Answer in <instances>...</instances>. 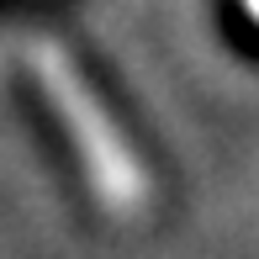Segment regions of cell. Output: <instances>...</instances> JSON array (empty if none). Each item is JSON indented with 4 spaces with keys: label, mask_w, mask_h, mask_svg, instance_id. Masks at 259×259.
Returning a JSON list of instances; mask_svg holds the SVG:
<instances>
[{
    "label": "cell",
    "mask_w": 259,
    "mask_h": 259,
    "mask_svg": "<svg viewBox=\"0 0 259 259\" xmlns=\"http://www.w3.org/2000/svg\"><path fill=\"white\" fill-rule=\"evenodd\" d=\"M21 58H27V74L37 79L48 111L58 116V127H64L69 148H74L79 169H85V180H90L96 206L111 211V217H138V211H148V201H154L148 164L138 159V148L122 138L116 116L106 111L96 85L79 74V64L58 48L53 37H27Z\"/></svg>",
    "instance_id": "obj_1"
},
{
    "label": "cell",
    "mask_w": 259,
    "mask_h": 259,
    "mask_svg": "<svg viewBox=\"0 0 259 259\" xmlns=\"http://www.w3.org/2000/svg\"><path fill=\"white\" fill-rule=\"evenodd\" d=\"M238 6H243V16H249L254 27H259V0H238Z\"/></svg>",
    "instance_id": "obj_2"
}]
</instances>
